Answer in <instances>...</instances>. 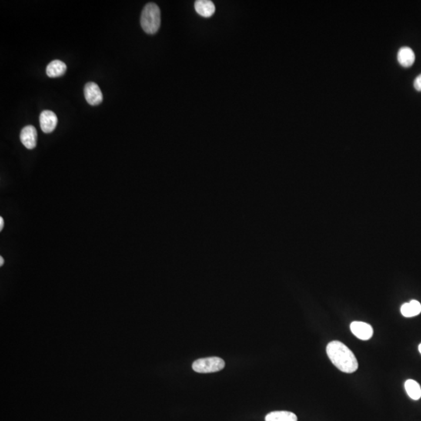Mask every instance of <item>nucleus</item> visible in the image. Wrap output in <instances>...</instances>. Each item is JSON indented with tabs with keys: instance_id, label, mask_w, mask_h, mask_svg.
Segmentation results:
<instances>
[{
	"instance_id": "f257e3e1",
	"label": "nucleus",
	"mask_w": 421,
	"mask_h": 421,
	"mask_svg": "<svg viewBox=\"0 0 421 421\" xmlns=\"http://www.w3.org/2000/svg\"><path fill=\"white\" fill-rule=\"evenodd\" d=\"M327 354L332 364L344 373L351 374L358 369V362L354 353L345 344L332 341L328 344Z\"/></svg>"
},
{
	"instance_id": "f03ea898",
	"label": "nucleus",
	"mask_w": 421,
	"mask_h": 421,
	"mask_svg": "<svg viewBox=\"0 0 421 421\" xmlns=\"http://www.w3.org/2000/svg\"><path fill=\"white\" fill-rule=\"evenodd\" d=\"M141 24L145 32L154 35L161 25V12L159 7L153 3L145 5L141 13Z\"/></svg>"
},
{
	"instance_id": "7ed1b4c3",
	"label": "nucleus",
	"mask_w": 421,
	"mask_h": 421,
	"mask_svg": "<svg viewBox=\"0 0 421 421\" xmlns=\"http://www.w3.org/2000/svg\"><path fill=\"white\" fill-rule=\"evenodd\" d=\"M225 365V361L223 359L213 356L197 359L193 363L192 368L198 373H214L223 369Z\"/></svg>"
},
{
	"instance_id": "20e7f679",
	"label": "nucleus",
	"mask_w": 421,
	"mask_h": 421,
	"mask_svg": "<svg viewBox=\"0 0 421 421\" xmlns=\"http://www.w3.org/2000/svg\"><path fill=\"white\" fill-rule=\"evenodd\" d=\"M84 97L91 105H98L103 101V95L98 84L94 82L87 83L84 87Z\"/></svg>"
},
{
	"instance_id": "39448f33",
	"label": "nucleus",
	"mask_w": 421,
	"mask_h": 421,
	"mask_svg": "<svg viewBox=\"0 0 421 421\" xmlns=\"http://www.w3.org/2000/svg\"><path fill=\"white\" fill-rule=\"evenodd\" d=\"M351 332L361 340H368L373 336L374 330L372 325L362 322H353L350 325Z\"/></svg>"
},
{
	"instance_id": "423d86ee",
	"label": "nucleus",
	"mask_w": 421,
	"mask_h": 421,
	"mask_svg": "<svg viewBox=\"0 0 421 421\" xmlns=\"http://www.w3.org/2000/svg\"><path fill=\"white\" fill-rule=\"evenodd\" d=\"M40 127L45 134H50L55 129L58 123L56 115L50 110H45L40 114Z\"/></svg>"
},
{
	"instance_id": "0eeeda50",
	"label": "nucleus",
	"mask_w": 421,
	"mask_h": 421,
	"mask_svg": "<svg viewBox=\"0 0 421 421\" xmlns=\"http://www.w3.org/2000/svg\"><path fill=\"white\" fill-rule=\"evenodd\" d=\"M20 138L23 145L28 149H33L36 147L38 134L35 127L29 125L23 128Z\"/></svg>"
},
{
	"instance_id": "6e6552de",
	"label": "nucleus",
	"mask_w": 421,
	"mask_h": 421,
	"mask_svg": "<svg viewBox=\"0 0 421 421\" xmlns=\"http://www.w3.org/2000/svg\"><path fill=\"white\" fill-rule=\"evenodd\" d=\"M195 11L204 18H210L215 14V7L209 0H198L195 4Z\"/></svg>"
},
{
	"instance_id": "1a4fd4ad",
	"label": "nucleus",
	"mask_w": 421,
	"mask_h": 421,
	"mask_svg": "<svg viewBox=\"0 0 421 421\" xmlns=\"http://www.w3.org/2000/svg\"><path fill=\"white\" fill-rule=\"evenodd\" d=\"M398 62L403 67H410L415 62V54L409 47H402L398 52Z\"/></svg>"
},
{
	"instance_id": "9d476101",
	"label": "nucleus",
	"mask_w": 421,
	"mask_h": 421,
	"mask_svg": "<svg viewBox=\"0 0 421 421\" xmlns=\"http://www.w3.org/2000/svg\"><path fill=\"white\" fill-rule=\"evenodd\" d=\"M67 71V65L63 61L55 59L46 67V74L49 78H55L64 75Z\"/></svg>"
},
{
	"instance_id": "9b49d317",
	"label": "nucleus",
	"mask_w": 421,
	"mask_h": 421,
	"mask_svg": "<svg viewBox=\"0 0 421 421\" xmlns=\"http://www.w3.org/2000/svg\"><path fill=\"white\" fill-rule=\"evenodd\" d=\"M265 421H297V416L289 411H274L265 416Z\"/></svg>"
},
{
	"instance_id": "f8f14e48",
	"label": "nucleus",
	"mask_w": 421,
	"mask_h": 421,
	"mask_svg": "<svg viewBox=\"0 0 421 421\" xmlns=\"http://www.w3.org/2000/svg\"><path fill=\"white\" fill-rule=\"evenodd\" d=\"M401 313L406 318H412L421 313V305L419 301L412 299L406 303L401 308Z\"/></svg>"
},
{
	"instance_id": "ddd939ff",
	"label": "nucleus",
	"mask_w": 421,
	"mask_h": 421,
	"mask_svg": "<svg viewBox=\"0 0 421 421\" xmlns=\"http://www.w3.org/2000/svg\"><path fill=\"white\" fill-rule=\"evenodd\" d=\"M405 389L409 397L413 400H419L421 398V388L419 384L412 379L405 382Z\"/></svg>"
},
{
	"instance_id": "4468645a",
	"label": "nucleus",
	"mask_w": 421,
	"mask_h": 421,
	"mask_svg": "<svg viewBox=\"0 0 421 421\" xmlns=\"http://www.w3.org/2000/svg\"><path fill=\"white\" fill-rule=\"evenodd\" d=\"M413 86H414L415 89L416 91H421V74H419L418 77H416L414 83H413Z\"/></svg>"
},
{
	"instance_id": "2eb2a0df",
	"label": "nucleus",
	"mask_w": 421,
	"mask_h": 421,
	"mask_svg": "<svg viewBox=\"0 0 421 421\" xmlns=\"http://www.w3.org/2000/svg\"><path fill=\"white\" fill-rule=\"evenodd\" d=\"M4 226V220L3 217H0V231H2Z\"/></svg>"
},
{
	"instance_id": "dca6fc26",
	"label": "nucleus",
	"mask_w": 421,
	"mask_h": 421,
	"mask_svg": "<svg viewBox=\"0 0 421 421\" xmlns=\"http://www.w3.org/2000/svg\"><path fill=\"white\" fill-rule=\"evenodd\" d=\"M4 264V259L3 257H0V266H3Z\"/></svg>"
},
{
	"instance_id": "f3484780",
	"label": "nucleus",
	"mask_w": 421,
	"mask_h": 421,
	"mask_svg": "<svg viewBox=\"0 0 421 421\" xmlns=\"http://www.w3.org/2000/svg\"><path fill=\"white\" fill-rule=\"evenodd\" d=\"M419 352H420V354H421V343L419 344Z\"/></svg>"
}]
</instances>
